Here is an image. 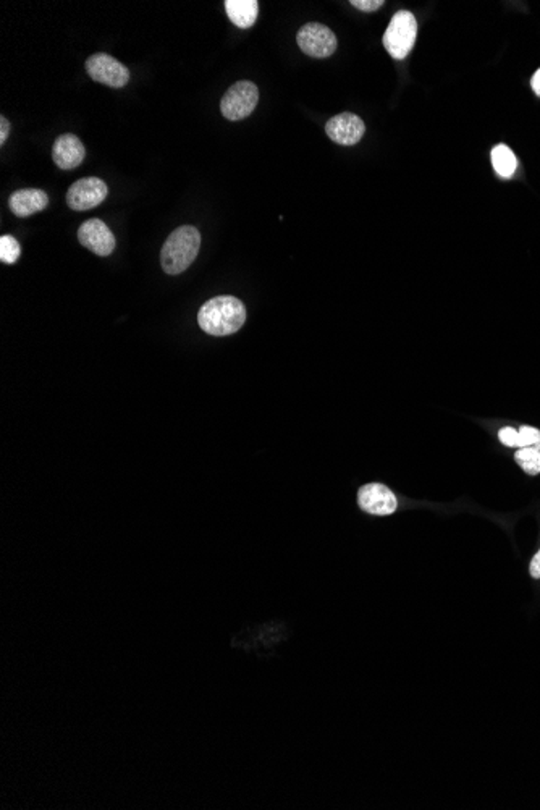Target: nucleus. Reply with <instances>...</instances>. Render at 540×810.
<instances>
[{
	"label": "nucleus",
	"mask_w": 540,
	"mask_h": 810,
	"mask_svg": "<svg viewBox=\"0 0 540 810\" xmlns=\"http://www.w3.org/2000/svg\"><path fill=\"white\" fill-rule=\"evenodd\" d=\"M246 322V307L238 298H212L206 301L198 313V324L212 337H226L238 332Z\"/></svg>",
	"instance_id": "obj_1"
},
{
	"label": "nucleus",
	"mask_w": 540,
	"mask_h": 810,
	"mask_svg": "<svg viewBox=\"0 0 540 810\" xmlns=\"http://www.w3.org/2000/svg\"><path fill=\"white\" fill-rule=\"evenodd\" d=\"M201 234L193 226H179L165 240L161 251V266L169 275H179L198 258Z\"/></svg>",
	"instance_id": "obj_2"
},
{
	"label": "nucleus",
	"mask_w": 540,
	"mask_h": 810,
	"mask_svg": "<svg viewBox=\"0 0 540 810\" xmlns=\"http://www.w3.org/2000/svg\"><path fill=\"white\" fill-rule=\"evenodd\" d=\"M416 36H417V21H416L415 15L408 10H400L393 15V19L385 29L384 47L393 59L403 60L413 51Z\"/></svg>",
	"instance_id": "obj_3"
},
{
	"label": "nucleus",
	"mask_w": 540,
	"mask_h": 810,
	"mask_svg": "<svg viewBox=\"0 0 540 810\" xmlns=\"http://www.w3.org/2000/svg\"><path fill=\"white\" fill-rule=\"evenodd\" d=\"M259 102V90L251 82L234 83L226 90L220 100L222 115L230 122H238L250 117Z\"/></svg>",
	"instance_id": "obj_4"
},
{
	"label": "nucleus",
	"mask_w": 540,
	"mask_h": 810,
	"mask_svg": "<svg viewBox=\"0 0 540 810\" xmlns=\"http://www.w3.org/2000/svg\"><path fill=\"white\" fill-rule=\"evenodd\" d=\"M299 49L313 59H327L337 51V36L332 29L322 23H307L298 31Z\"/></svg>",
	"instance_id": "obj_5"
},
{
	"label": "nucleus",
	"mask_w": 540,
	"mask_h": 810,
	"mask_svg": "<svg viewBox=\"0 0 540 810\" xmlns=\"http://www.w3.org/2000/svg\"><path fill=\"white\" fill-rule=\"evenodd\" d=\"M108 188L106 181L98 177H88L75 181L67 193V204L72 210L83 212L98 208L107 198Z\"/></svg>",
	"instance_id": "obj_6"
},
{
	"label": "nucleus",
	"mask_w": 540,
	"mask_h": 810,
	"mask_svg": "<svg viewBox=\"0 0 540 810\" xmlns=\"http://www.w3.org/2000/svg\"><path fill=\"white\" fill-rule=\"evenodd\" d=\"M86 72L94 82L110 88H123L130 82V72L125 65L108 54L91 55L86 60Z\"/></svg>",
	"instance_id": "obj_7"
},
{
	"label": "nucleus",
	"mask_w": 540,
	"mask_h": 810,
	"mask_svg": "<svg viewBox=\"0 0 540 810\" xmlns=\"http://www.w3.org/2000/svg\"><path fill=\"white\" fill-rule=\"evenodd\" d=\"M325 133L337 145L354 146L360 143L366 133V125L358 115L352 112H343L327 122Z\"/></svg>",
	"instance_id": "obj_8"
},
{
	"label": "nucleus",
	"mask_w": 540,
	"mask_h": 810,
	"mask_svg": "<svg viewBox=\"0 0 540 810\" xmlns=\"http://www.w3.org/2000/svg\"><path fill=\"white\" fill-rule=\"evenodd\" d=\"M358 504L362 512L376 516H388L395 513L398 508L395 494L388 487L377 482L361 487L358 492Z\"/></svg>",
	"instance_id": "obj_9"
},
{
	"label": "nucleus",
	"mask_w": 540,
	"mask_h": 810,
	"mask_svg": "<svg viewBox=\"0 0 540 810\" xmlns=\"http://www.w3.org/2000/svg\"><path fill=\"white\" fill-rule=\"evenodd\" d=\"M78 240L86 250L102 258L110 256L115 250V236L100 218L86 220L78 230Z\"/></svg>",
	"instance_id": "obj_10"
},
{
	"label": "nucleus",
	"mask_w": 540,
	"mask_h": 810,
	"mask_svg": "<svg viewBox=\"0 0 540 810\" xmlns=\"http://www.w3.org/2000/svg\"><path fill=\"white\" fill-rule=\"evenodd\" d=\"M84 157H86V149L78 136L67 133L55 139L52 159L59 169L73 171L78 165H82Z\"/></svg>",
	"instance_id": "obj_11"
},
{
	"label": "nucleus",
	"mask_w": 540,
	"mask_h": 810,
	"mask_svg": "<svg viewBox=\"0 0 540 810\" xmlns=\"http://www.w3.org/2000/svg\"><path fill=\"white\" fill-rule=\"evenodd\" d=\"M9 206L15 216L25 218L44 210L49 206V196L43 189H19L10 196Z\"/></svg>",
	"instance_id": "obj_12"
},
{
	"label": "nucleus",
	"mask_w": 540,
	"mask_h": 810,
	"mask_svg": "<svg viewBox=\"0 0 540 810\" xmlns=\"http://www.w3.org/2000/svg\"><path fill=\"white\" fill-rule=\"evenodd\" d=\"M226 12L234 27L248 29L258 20L259 4L256 0H226Z\"/></svg>",
	"instance_id": "obj_13"
},
{
	"label": "nucleus",
	"mask_w": 540,
	"mask_h": 810,
	"mask_svg": "<svg viewBox=\"0 0 540 810\" xmlns=\"http://www.w3.org/2000/svg\"><path fill=\"white\" fill-rule=\"evenodd\" d=\"M492 165H494V171H496V175L500 179H512L514 175V171L518 169V159L514 155L513 151L508 147V146L498 145L492 149Z\"/></svg>",
	"instance_id": "obj_14"
},
{
	"label": "nucleus",
	"mask_w": 540,
	"mask_h": 810,
	"mask_svg": "<svg viewBox=\"0 0 540 810\" xmlns=\"http://www.w3.org/2000/svg\"><path fill=\"white\" fill-rule=\"evenodd\" d=\"M514 459L524 469L526 474H531V476L540 474V441L534 443L531 447L520 449L516 451Z\"/></svg>",
	"instance_id": "obj_15"
},
{
	"label": "nucleus",
	"mask_w": 540,
	"mask_h": 810,
	"mask_svg": "<svg viewBox=\"0 0 540 810\" xmlns=\"http://www.w3.org/2000/svg\"><path fill=\"white\" fill-rule=\"evenodd\" d=\"M20 254L21 246L19 242L13 236L4 234L0 238V261L4 264H15L20 259Z\"/></svg>",
	"instance_id": "obj_16"
},
{
	"label": "nucleus",
	"mask_w": 540,
	"mask_h": 810,
	"mask_svg": "<svg viewBox=\"0 0 540 810\" xmlns=\"http://www.w3.org/2000/svg\"><path fill=\"white\" fill-rule=\"evenodd\" d=\"M540 441V431L536 429V427H529V425H524L520 431H518V441H516V449H524V447H531L534 443Z\"/></svg>",
	"instance_id": "obj_17"
},
{
	"label": "nucleus",
	"mask_w": 540,
	"mask_h": 810,
	"mask_svg": "<svg viewBox=\"0 0 540 810\" xmlns=\"http://www.w3.org/2000/svg\"><path fill=\"white\" fill-rule=\"evenodd\" d=\"M350 4L361 12H376L384 5L382 0H352Z\"/></svg>",
	"instance_id": "obj_18"
},
{
	"label": "nucleus",
	"mask_w": 540,
	"mask_h": 810,
	"mask_svg": "<svg viewBox=\"0 0 540 810\" xmlns=\"http://www.w3.org/2000/svg\"><path fill=\"white\" fill-rule=\"evenodd\" d=\"M498 439L504 443V447H516L518 431H514L513 427H504L498 433Z\"/></svg>",
	"instance_id": "obj_19"
},
{
	"label": "nucleus",
	"mask_w": 540,
	"mask_h": 810,
	"mask_svg": "<svg viewBox=\"0 0 540 810\" xmlns=\"http://www.w3.org/2000/svg\"><path fill=\"white\" fill-rule=\"evenodd\" d=\"M10 135V122L5 117H0V145H5Z\"/></svg>",
	"instance_id": "obj_20"
},
{
	"label": "nucleus",
	"mask_w": 540,
	"mask_h": 810,
	"mask_svg": "<svg viewBox=\"0 0 540 810\" xmlns=\"http://www.w3.org/2000/svg\"><path fill=\"white\" fill-rule=\"evenodd\" d=\"M529 573H531V576L534 579H540V550L536 553V557L532 559Z\"/></svg>",
	"instance_id": "obj_21"
},
{
	"label": "nucleus",
	"mask_w": 540,
	"mask_h": 810,
	"mask_svg": "<svg viewBox=\"0 0 540 810\" xmlns=\"http://www.w3.org/2000/svg\"><path fill=\"white\" fill-rule=\"evenodd\" d=\"M532 91L537 94L540 98V68L537 72L534 73L531 80Z\"/></svg>",
	"instance_id": "obj_22"
}]
</instances>
